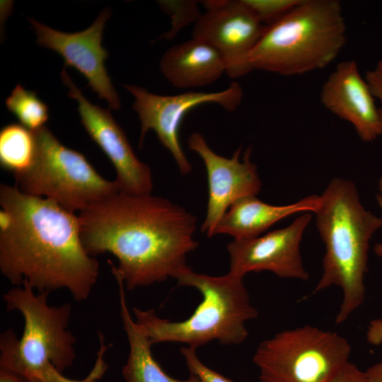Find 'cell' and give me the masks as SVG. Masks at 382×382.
Instances as JSON below:
<instances>
[{
	"mask_svg": "<svg viewBox=\"0 0 382 382\" xmlns=\"http://www.w3.org/2000/svg\"><path fill=\"white\" fill-rule=\"evenodd\" d=\"M347 42L337 0H301L281 19L265 27L253 50V69L297 76L328 66Z\"/></svg>",
	"mask_w": 382,
	"mask_h": 382,
	"instance_id": "5b68a950",
	"label": "cell"
},
{
	"mask_svg": "<svg viewBox=\"0 0 382 382\" xmlns=\"http://www.w3.org/2000/svg\"><path fill=\"white\" fill-rule=\"evenodd\" d=\"M187 146L200 156L207 170L208 201L200 229L211 238L214 236L215 228L228 208L243 198L256 196L262 183L257 166L250 159L251 146L245 151L241 161V147L233 152L231 158H225L216 154L199 132L190 134Z\"/></svg>",
	"mask_w": 382,
	"mask_h": 382,
	"instance_id": "8fae6325",
	"label": "cell"
},
{
	"mask_svg": "<svg viewBox=\"0 0 382 382\" xmlns=\"http://www.w3.org/2000/svg\"><path fill=\"white\" fill-rule=\"evenodd\" d=\"M0 270L16 286L37 292L66 289L74 300L89 296L99 262L85 250L79 216L54 202L0 185Z\"/></svg>",
	"mask_w": 382,
	"mask_h": 382,
	"instance_id": "7a4b0ae2",
	"label": "cell"
},
{
	"mask_svg": "<svg viewBox=\"0 0 382 382\" xmlns=\"http://www.w3.org/2000/svg\"><path fill=\"white\" fill-rule=\"evenodd\" d=\"M103 354L98 353L96 364L86 378L83 380H74L64 376L62 373L54 369L51 377V382H96V379L100 378L105 372L106 366L103 360Z\"/></svg>",
	"mask_w": 382,
	"mask_h": 382,
	"instance_id": "484cf974",
	"label": "cell"
},
{
	"mask_svg": "<svg viewBox=\"0 0 382 382\" xmlns=\"http://www.w3.org/2000/svg\"><path fill=\"white\" fill-rule=\"evenodd\" d=\"M310 213L303 212L285 228L230 242L226 246L228 272L243 278L251 272L269 271L282 278L308 280L309 274L303 265L300 243L312 219Z\"/></svg>",
	"mask_w": 382,
	"mask_h": 382,
	"instance_id": "7c38bea8",
	"label": "cell"
},
{
	"mask_svg": "<svg viewBox=\"0 0 382 382\" xmlns=\"http://www.w3.org/2000/svg\"><path fill=\"white\" fill-rule=\"evenodd\" d=\"M366 373L371 382H382V361L369 367Z\"/></svg>",
	"mask_w": 382,
	"mask_h": 382,
	"instance_id": "f1b7e54d",
	"label": "cell"
},
{
	"mask_svg": "<svg viewBox=\"0 0 382 382\" xmlns=\"http://www.w3.org/2000/svg\"><path fill=\"white\" fill-rule=\"evenodd\" d=\"M6 105L22 125L32 131L43 127L49 118L47 105L40 100L35 92L25 90L20 84L16 86L6 98Z\"/></svg>",
	"mask_w": 382,
	"mask_h": 382,
	"instance_id": "ffe728a7",
	"label": "cell"
},
{
	"mask_svg": "<svg viewBox=\"0 0 382 382\" xmlns=\"http://www.w3.org/2000/svg\"><path fill=\"white\" fill-rule=\"evenodd\" d=\"M36 151L34 132L21 124L12 123L0 132V163L13 174L32 164Z\"/></svg>",
	"mask_w": 382,
	"mask_h": 382,
	"instance_id": "d6986e66",
	"label": "cell"
},
{
	"mask_svg": "<svg viewBox=\"0 0 382 382\" xmlns=\"http://www.w3.org/2000/svg\"><path fill=\"white\" fill-rule=\"evenodd\" d=\"M81 238L91 256L110 253L113 275L129 290L174 278L198 243L196 216L158 196L115 192L79 214Z\"/></svg>",
	"mask_w": 382,
	"mask_h": 382,
	"instance_id": "6da1fadb",
	"label": "cell"
},
{
	"mask_svg": "<svg viewBox=\"0 0 382 382\" xmlns=\"http://www.w3.org/2000/svg\"><path fill=\"white\" fill-rule=\"evenodd\" d=\"M61 78L69 88V96L78 101L81 121L87 133L114 166L115 182L119 190L135 195L151 194L154 185L150 167L135 155L126 134L110 111L91 103L64 69Z\"/></svg>",
	"mask_w": 382,
	"mask_h": 382,
	"instance_id": "4fadbf2b",
	"label": "cell"
},
{
	"mask_svg": "<svg viewBox=\"0 0 382 382\" xmlns=\"http://www.w3.org/2000/svg\"><path fill=\"white\" fill-rule=\"evenodd\" d=\"M328 382H371L367 374L349 361Z\"/></svg>",
	"mask_w": 382,
	"mask_h": 382,
	"instance_id": "cb8c5ba5",
	"label": "cell"
},
{
	"mask_svg": "<svg viewBox=\"0 0 382 382\" xmlns=\"http://www.w3.org/2000/svg\"><path fill=\"white\" fill-rule=\"evenodd\" d=\"M320 196L308 195L296 202L273 205L250 196L233 203L218 223L214 236L226 234L233 240H246L260 236L279 221L300 212H314Z\"/></svg>",
	"mask_w": 382,
	"mask_h": 382,
	"instance_id": "e0dca14e",
	"label": "cell"
},
{
	"mask_svg": "<svg viewBox=\"0 0 382 382\" xmlns=\"http://www.w3.org/2000/svg\"><path fill=\"white\" fill-rule=\"evenodd\" d=\"M0 382H28L21 375L10 370L0 368Z\"/></svg>",
	"mask_w": 382,
	"mask_h": 382,
	"instance_id": "83f0119b",
	"label": "cell"
},
{
	"mask_svg": "<svg viewBox=\"0 0 382 382\" xmlns=\"http://www.w3.org/2000/svg\"><path fill=\"white\" fill-rule=\"evenodd\" d=\"M178 286L197 289L202 301L193 313L182 321L159 318L154 309L133 308L136 322L151 345L180 342L197 349L216 340L222 345H238L248 336L245 323L257 317L243 278L229 272L210 276L194 272L187 265L174 277Z\"/></svg>",
	"mask_w": 382,
	"mask_h": 382,
	"instance_id": "277c9868",
	"label": "cell"
},
{
	"mask_svg": "<svg viewBox=\"0 0 382 382\" xmlns=\"http://www.w3.org/2000/svg\"><path fill=\"white\" fill-rule=\"evenodd\" d=\"M195 348L183 347L180 353L190 374L196 376L201 382H234L206 366L198 357Z\"/></svg>",
	"mask_w": 382,
	"mask_h": 382,
	"instance_id": "603a6c76",
	"label": "cell"
},
{
	"mask_svg": "<svg viewBox=\"0 0 382 382\" xmlns=\"http://www.w3.org/2000/svg\"><path fill=\"white\" fill-rule=\"evenodd\" d=\"M366 338V341L372 345L377 346L382 344V318L370 321Z\"/></svg>",
	"mask_w": 382,
	"mask_h": 382,
	"instance_id": "4316f807",
	"label": "cell"
},
{
	"mask_svg": "<svg viewBox=\"0 0 382 382\" xmlns=\"http://www.w3.org/2000/svg\"><path fill=\"white\" fill-rule=\"evenodd\" d=\"M160 69L173 86L192 88L216 81L226 73V64L212 45L192 37L168 48L161 59Z\"/></svg>",
	"mask_w": 382,
	"mask_h": 382,
	"instance_id": "2e32d148",
	"label": "cell"
},
{
	"mask_svg": "<svg viewBox=\"0 0 382 382\" xmlns=\"http://www.w3.org/2000/svg\"><path fill=\"white\" fill-rule=\"evenodd\" d=\"M124 86L135 98L132 108L141 121L139 146L147 132L154 130L161 144L170 152L182 175L192 171V165L179 140L180 124L186 113L206 103H216L227 111H235L243 96V88L236 82L221 91H190L173 96L154 94L134 85Z\"/></svg>",
	"mask_w": 382,
	"mask_h": 382,
	"instance_id": "9c48e42d",
	"label": "cell"
},
{
	"mask_svg": "<svg viewBox=\"0 0 382 382\" xmlns=\"http://www.w3.org/2000/svg\"><path fill=\"white\" fill-rule=\"evenodd\" d=\"M378 192L376 195V201L378 206L382 209V177L380 178L378 184ZM374 250L377 256H382V243H376L374 245Z\"/></svg>",
	"mask_w": 382,
	"mask_h": 382,
	"instance_id": "f546056e",
	"label": "cell"
},
{
	"mask_svg": "<svg viewBox=\"0 0 382 382\" xmlns=\"http://www.w3.org/2000/svg\"><path fill=\"white\" fill-rule=\"evenodd\" d=\"M301 0H242L243 3L251 11L254 16L262 25L267 26L273 24Z\"/></svg>",
	"mask_w": 382,
	"mask_h": 382,
	"instance_id": "7402d4cb",
	"label": "cell"
},
{
	"mask_svg": "<svg viewBox=\"0 0 382 382\" xmlns=\"http://www.w3.org/2000/svg\"><path fill=\"white\" fill-rule=\"evenodd\" d=\"M202 4L206 12L195 23L192 37L209 43L218 51L229 78H239L254 70L250 54L266 26L242 0H207Z\"/></svg>",
	"mask_w": 382,
	"mask_h": 382,
	"instance_id": "30bf717a",
	"label": "cell"
},
{
	"mask_svg": "<svg viewBox=\"0 0 382 382\" xmlns=\"http://www.w3.org/2000/svg\"><path fill=\"white\" fill-rule=\"evenodd\" d=\"M364 79L374 98L378 99L381 105L378 112L382 122V59L372 69L366 71Z\"/></svg>",
	"mask_w": 382,
	"mask_h": 382,
	"instance_id": "d4e9b609",
	"label": "cell"
},
{
	"mask_svg": "<svg viewBox=\"0 0 382 382\" xmlns=\"http://www.w3.org/2000/svg\"><path fill=\"white\" fill-rule=\"evenodd\" d=\"M47 291L35 292L27 282L3 295L8 311H19L24 328L18 339L11 329L0 337V368L28 382H51L54 369L62 373L76 358V337L67 329L71 306L48 305Z\"/></svg>",
	"mask_w": 382,
	"mask_h": 382,
	"instance_id": "8992f818",
	"label": "cell"
},
{
	"mask_svg": "<svg viewBox=\"0 0 382 382\" xmlns=\"http://www.w3.org/2000/svg\"><path fill=\"white\" fill-rule=\"evenodd\" d=\"M33 132V161L13 174L21 191L49 199L74 213L120 191L115 180L103 178L82 154L63 145L45 126Z\"/></svg>",
	"mask_w": 382,
	"mask_h": 382,
	"instance_id": "52a82bcc",
	"label": "cell"
},
{
	"mask_svg": "<svg viewBox=\"0 0 382 382\" xmlns=\"http://www.w3.org/2000/svg\"><path fill=\"white\" fill-rule=\"evenodd\" d=\"M351 351L337 332L304 325L261 342L253 362L260 382H328L349 361Z\"/></svg>",
	"mask_w": 382,
	"mask_h": 382,
	"instance_id": "ba28073f",
	"label": "cell"
},
{
	"mask_svg": "<svg viewBox=\"0 0 382 382\" xmlns=\"http://www.w3.org/2000/svg\"><path fill=\"white\" fill-rule=\"evenodd\" d=\"M320 100L327 110L349 122L362 141H372L382 134L378 108L356 61L337 64L322 86Z\"/></svg>",
	"mask_w": 382,
	"mask_h": 382,
	"instance_id": "9a60e30c",
	"label": "cell"
},
{
	"mask_svg": "<svg viewBox=\"0 0 382 382\" xmlns=\"http://www.w3.org/2000/svg\"><path fill=\"white\" fill-rule=\"evenodd\" d=\"M119 287L120 316L127 335L129 352L122 374L126 382H201L190 374L186 380H178L168 376L154 359L151 344L141 327L133 320L127 306L125 284L122 279L115 277Z\"/></svg>",
	"mask_w": 382,
	"mask_h": 382,
	"instance_id": "ac0fdd59",
	"label": "cell"
},
{
	"mask_svg": "<svg viewBox=\"0 0 382 382\" xmlns=\"http://www.w3.org/2000/svg\"><path fill=\"white\" fill-rule=\"evenodd\" d=\"M163 11L171 18V28L159 38L173 39L182 28L191 23H196L202 14L198 8V1L192 0L159 1Z\"/></svg>",
	"mask_w": 382,
	"mask_h": 382,
	"instance_id": "44dd1931",
	"label": "cell"
},
{
	"mask_svg": "<svg viewBox=\"0 0 382 382\" xmlns=\"http://www.w3.org/2000/svg\"><path fill=\"white\" fill-rule=\"evenodd\" d=\"M314 213L325 252L313 293L331 286L341 288L342 300L335 323L342 324L364 301L369 242L382 226V217L366 210L354 183L341 178L330 181Z\"/></svg>",
	"mask_w": 382,
	"mask_h": 382,
	"instance_id": "3957f363",
	"label": "cell"
},
{
	"mask_svg": "<svg viewBox=\"0 0 382 382\" xmlns=\"http://www.w3.org/2000/svg\"><path fill=\"white\" fill-rule=\"evenodd\" d=\"M110 15L109 8L104 9L90 27L74 33L56 30L33 18L30 22L37 44L58 52L64 59V66L76 68L100 99L105 100L110 108L118 110L120 98L104 64L108 53L101 45L103 30Z\"/></svg>",
	"mask_w": 382,
	"mask_h": 382,
	"instance_id": "5bb4252c",
	"label": "cell"
}]
</instances>
